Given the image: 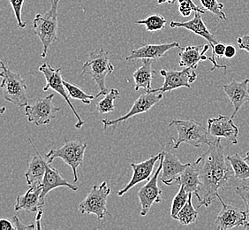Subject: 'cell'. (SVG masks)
<instances>
[{
	"label": "cell",
	"instance_id": "obj_36",
	"mask_svg": "<svg viewBox=\"0 0 249 230\" xmlns=\"http://www.w3.org/2000/svg\"><path fill=\"white\" fill-rule=\"evenodd\" d=\"M237 43H238L239 48H240V50H244V51L249 53V35H245V36L238 38V39H237Z\"/></svg>",
	"mask_w": 249,
	"mask_h": 230
},
{
	"label": "cell",
	"instance_id": "obj_4",
	"mask_svg": "<svg viewBox=\"0 0 249 230\" xmlns=\"http://www.w3.org/2000/svg\"><path fill=\"white\" fill-rule=\"evenodd\" d=\"M170 127H175L178 131V138L172 137L171 141L174 149H178L183 143L198 148L201 144H211L209 131L199 122L193 120H173Z\"/></svg>",
	"mask_w": 249,
	"mask_h": 230
},
{
	"label": "cell",
	"instance_id": "obj_39",
	"mask_svg": "<svg viewBox=\"0 0 249 230\" xmlns=\"http://www.w3.org/2000/svg\"><path fill=\"white\" fill-rule=\"evenodd\" d=\"M0 225H1V230H15V224H13L11 221L5 219H1L0 220Z\"/></svg>",
	"mask_w": 249,
	"mask_h": 230
},
{
	"label": "cell",
	"instance_id": "obj_18",
	"mask_svg": "<svg viewBox=\"0 0 249 230\" xmlns=\"http://www.w3.org/2000/svg\"><path fill=\"white\" fill-rule=\"evenodd\" d=\"M29 142L32 145L34 150L36 151V155H35L33 158L30 159L28 165V170L25 172V177L29 187H42L43 177L46 172V166L48 162L45 161L43 157L40 155L37 149L35 146V144L30 138H29Z\"/></svg>",
	"mask_w": 249,
	"mask_h": 230
},
{
	"label": "cell",
	"instance_id": "obj_17",
	"mask_svg": "<svg viewBox=\"0 0 249 230\" xmlns=\"http://www.w3.org/2000/svg\"><path fill=\"white\" fill-rule=\"evenodd\" d=\"M223 89L234 108L231 115V118L233 119L241 106L249 102V79L240 82L233 80L230 83L224 85Z\"/></svg>",
	"mask_w": 249,
	"mask_h": 230
},
{
	"label": "cell",
	"instance_id": "obj_10",
	"mask_svg": "<svg viewBox=\"0 0 249 230\" xmlns=\"http://www.w3.org/2000/svg\"><path fill=\"white\" fill-rule=\"evenodd\" d=\"M163 156L164 152H162V156L159 159V166L153 176L149 179V182H147L143 187L141 188L138 192V197H139L140 203L142 206V210L140 212V215L146 216L148 214L151 206H153L155 203H160L162 201L161 195H162V190L158 186V178L160 176V173L163 170Z\"/></svg>",
	"mask_w": 249,
	"mask_h": 230
},
{
	"label": "cell",
	"instance_id": "obj_32",
	"mask_svg": "<svg viewBox=\"0 0 249 230\" xmlns=\"http://www.w3.org/2000/svg\"><path fill=\"white\" fill-rule=\"evenodd\" d=\"M200 2L206 11L211 12V14L216 15L219 19L228 20L227 16L223 11L225 7L224 4L219 3L217 0H200Z\"/></svg>",
	"mask_w": 249,
	"mask_h": 230
},
{
	"label": "cell",
	"instance_id": "obj_7",
	"mask_svg": "<svg viewBox=\"0 0 249 230\" xmlns=\"http://www.w3.org/2000/svg\"><path fill=\"white\" fill-rule=\"evenodd\" d=\"M110 192L106 181L102 182L100 186L94 185L85 199L79 204L78 210L83 214H95L98 220H103L106 214L110 215L107 211V200Z\"/></svg>",
	"mask_w": 249,
	"mask_h": 230
},
{
	"label": "cell",
	"instance_id": "obj_24",
	"mask_svg": "<svg viewBox=\"0 0 249 230\" xmlns=\"http://www.w3.org/2000/svg\"><path fill=\"white\" fill-rule=\"evenodd\" d=\"M153 61V59L144 58L142 59V66L134 73L135 91H139L140 89H143L148 92L151 90V82L154 74L156 73V71L152 69Z\"/></svg>",
	"mask_w": 249,
	"mask_h": 230
},
{
	"label": "cell",
	"instance_id": "obj_5",
	"mask_svg": "<svg viewBox=\"0 0 249 230\" xmlns=\"http://www.w3.org/2000/svg\"><path fill=\"white\" fill-rule=\"evenodd\" d=\"M1 88L5 100L18 107H26L29 105V98L25 80L19 74L11 71L3 61H1Z\"/></svg>",
	"mask_w": 249,
	"mask_h": 230
},
{
	"label": "cell",
	"instance_id": "obj_41",
	"mask_svg": "<svg viewBox=\"0 0 249 230\" xmlns=\"http://www.w3.org/2000/svg\"><path fill=\"white\" fill-rule=\"evenodd\" d=\"M245 159L247 160V161H249V153H247V155H246V157H245Z\"/></svg>",
	"mask_w": 249,
	"mask_h": 230
},
{
	"label": "cell",
	"instance_id": "obj_11",
	"mask_svg": "<svg viewBox=\"0 0 249 230\" xmlns=\"http://www.w3.org/2000/svg\"><path fill=\"white\" fill-rule=\"evenodd\" d=\"M160 75L164 78V82L163 86L150 90L148 92H171L178 88L186 87L190 89L191 83L196 82L197 79L196 73L195 72V69H192L189 67H185L181 71L176 70H160Z\"/></svg>",
	"mask_w": 249,
	"mask_h": 230
},
{
	"label": "cell",
	"instance_id": "obj_3",
	"mask_svg": "<svg viewBox=\"0 0 249 230\" xmlns=\"http://www.w3.org/2000/svg\"><path fill=\"white\" fill-rule=\"evenodd\" d=\"M60 0H51V8L44 15L37 14L33 20L34 34L38 37L43 43L41 57L45 58L49 47L58 40V8Z\"/></svg>",
	"mask_w": 249,
	"mask_h": 230
},
{
	"label": "cell",
	"instance_id": "obj_37",
	"mask_svg": "<svg viewBox=\"0 0 249 230\" xmlns=\"http://www.w3.org/2000/svg\"><path fill=\"white\" fill-rule=\"evenodd\" d=\"M13 221H14V224H15V230H34V229H36V227L35 226L34 223L30 224V225H23V224H21L17 216H14V217H13Z\"/></svg>",
	"mask_w": 249,
	"mask_h": 230
},
{
	"label": "cell",
	"instance_id": "obj_35",
	"mask_svg": "<svg viewBox=\"0 0 249 230\" xmlns=\"http://www.w3.org/2000/svg\"><path fill=\"white\" fill-rule=\"evenodd\" d=\"M25 0H9L10 4L12 5V8L15 12V18L17 19V22L19 28L24 29L27 26V22L23 21L21 19V11L24 5Z\"/></svg>",
	"mask_w": 249,
	"mask_h": 230
},
{
	"label": "cell",
	"instance_id": "obj_16",
	"mask_svg": "<svg viewBox=\"0 0 249 230\" xmlns=\"http://www.w3.org/2000/svg\"><path fill=\"white\" fill-rule=\"evenodd\" d=\"M162 156V152L159 153L158 155H155L149 159L142 161L141 163L131 164V168H133V175L130 180V182L126 184L125 187L118 192V196L122 197L127 192H129L131 189L136 186L140 182H144L146 180H149L155 168V165L160 159Z\"/></svg>",
	"mask_w": 249,
	"mask_h": 230
},
{
	"label": "cell",
	"instance_id": "obj_38",
	"mask_svg": "<svg viewBox=\"0 0 249 230\" xmlns=\"http://www.w3.org/2000/svg\"><path fill=\"white\" fill-rule=\"evenodd\" d=\"M237 54V50L233 45H226L225 48V57L228 59H231L236 56Z\"/></svg>",
	"mask_w": 249,
	"mask_h": 230
},
{
	"label": "cell",
	"instance_id": "obj_14",
	"mask_svg": "<svg viewBox=\"0 0 249 230\" xmlns=\"http://www.w3.org/2000/svg\"><path fill=\"white\" fill-rule=\"evenodd\" d=\"M217 198L222 204V210L216 216V225L218 230H231L236 227L244 226L248 221L247 211H241L234 206L226 205L222 199L220 195H217Z\"/></svg>",
	"mask_w": 249,
	"mask_h": 230
},
{
	"label": "cell",
	"instance_id": "obj_6",
	"mask_svg": "<svg viewBox=\"0 0 249 230\" xmlns=\"http://www.w3.org/2000/svg\"><path fill=\"white\" fill-rule=\"evenodd\" d=\"M87 148L86 142L82 140H64V144L60 148L50 151L45 155L46 161L52 164L54 159L61 158L65 163L67 164L72 168L73 172V182H78V173L77 169L82 166L84 160L85 151Z\"/></svg>",
	"mask_w": 249,
	"mask_h": 230
},
{
	"label": "cell",
	"instance_id": "obj_27",
	"mask_svg": "<svg viewBox=\"0 0 249 230\" xmlns=\"http://www.w3.org/2000/svg\"><path fill=\"white\" fill-rule=\"evenodd\" d=\"M193 195H194L193 193H189L187 204L178 213L177 217L175 219L178 221H179L183 225H189V224L194 223L195 221H196L197 218L199 216V212L195 209V207L193 206V202H192Z\"/></svg>",
	"mask_w": 249,
	"mask_h": 230
},
{
	"label": "cell",
	"instance_id": "obj_1",
	"mask_svg": "<svg viewBox=\"0 0 249 230\" xmlns=\"http://www.w3.org/2000/svg\"><path fill=\"white\" fill-rule=\"evenodd\" d=\"M199 170L200 188L196 194L201 206L209 207L229 183L231 175V167L225 156L224 147L220 138H216L209 144V148L195 161Z\"/></svg>",
	"mask_w": 249,
	"mask_h": 230
},
{
	"label": "cell",
	"instance_id": "obj_13",
	"mask_svg": "<svg viewBox=\"0 0 249 230\" xmlns=\"http://www.w3.org/2000/svg\"><path fill=\"white\" fill-rule=\"evenodd\" d=\"M208 131L216 138H225L230 141L231 144H238L239 128L234 124L232 118L219 115L216 118L208 120Z\"/></svg>",
	"mask_w": 249,
	"mask_h": 230
},
{
	"label": "cell",
	"instance_id": "obj_28",
	"mask_svg": "<svg viewBox=\"0 0 249 230\" xmlns=\"http://www.w3.org/2000/svg\"><path fill=\"white\" fill-rule=\"evenodd\" d=\"M120 91L117 89H111L110 91H108V93L105 95V97L96 104L97 112L101 115L113 112L115 110L114 102L118 97H120Z\"/></svg>",
	"mask_w": 249,
	"mask_h": 230
},
{
	"label": "cell",
	"instance_id": "obj_22",
	"mask_svg": "<svg viewBox=\"0 0 249 230\" xmlns=\"http://www.w3.org/2000/svg\"><path fill=\"white\" fill-rule=\"evenodd\" d=\"M42 187H29L24 195H19L16 198L15 211H25L28 212H36L43 209L44 203L41 199Z\"/></svg>",
	"mask_w": 249,
	"mask_h": 230
},
{
	"label": "cell",
	"instance_id": "obj_20",
	"mask_svg": "<svg viewBox=\"0 0 249 230\" xmlns=\"http://www.w3.org/2000/svg\"><path fill=\"white\" fill-rule=\"evenodd\" d=\"M171 28H184V29L190 30L193 33L196 34L201 38L206 39L210 43V45L213 46L214 44L218 43L216 37L211 33L209 29L207 28L206 24L202 20L201 14L195 12V16L193 19L188 21H174L173 20L170 23Z\"/></svg>",
	"mask_w": 249,
	"mask_h": 230
},
{
	"label": "cell",
	"instance_id": "obj_23",
	"mask_svg": "<svg viewBox=\"0 0 249 230\" xmlns=\"http://www.w3.org/2000/svg\"><path fill=\"white\" fill-rule=\"evenodd\" d=\"M58 187H67L71 189L73 192L78 191V187L72 185L67 182L66 179L61 176V174L58 172V169L51 167V164H47L46 166V172L43 177V183H42V194L41 199L45 202V197L49 192H52L54 189Z\"/></svg>",
	"mask_w": 249,
	"mask_h": 230
},
{
	"label": "cell",
	"instance_id": "obj_15",
	"mask_svg": "<svg viewBox=\"0 0 249 230\" xmlns=\"http://www.w3.org/2000/svg\"><path fill=\"white\" fill-rule=\"evenodd\" d=\"M181 48L178 42H172L166 43H142L139 48L133 50L129 56L126 57L127 61L149 58L153 60H158L163 57L167 52L173 48Z\"/></svg>",
	"mask_w": 249,
	"mask_h": 230
},
{
	"label": "cell",
	"instance_id": "obj_2",
	"mask_svg": "<svg viewBox=\"0 0 249 230\" xmlns=\"http://www.w3.org/2000/svg\"><path fill=\"white\" fill-rule=\"evenodd\" d=\"M114 71L110 63L109 53L103 48H98L89 54L88 60L82 65V75H88L93 78L98 88L96 97L108 93L106 88V77Z\"/></svg>",
	"mask_w": 249,
	"mask_h": 230
},
{
	"label": "cell",
	"instance_id": "obj_26",
	"mask_svg": "<svg viewBox=\"0 0 249 230\" xmlns=\"http://www.w3.org/2000/svg\"><path fill=\"white\" fill-rule=\"evenodd\" d=\"M227 159L232 168L235 179L241 181L249 179V165L245 158L240 157V154L230 155L227 157Z\"/></svg>",
	"mask_w": 249,
	"mask_h": 230
},
{
	"label": "cell",
	"instance_id": "obj_29",
	"mask_svg": "<svg viewBox=\"0 0 249 230\" xmlns=\"http://www.w3.org/2000/svg\"><path fill=\"white\" fill-rule=\"evenodd\" d=\"M166 19L160 15H149L141 20H135L136 24L143 25L148 32H157L165 29Z\"/></svg>",
	"mask_w": 249,
	"mask_h": 230
},
{
	"label": "cell",
	"instance_id": "obj_34",
	"mask_svg": "<svg viewBox=\"0 0 249 230\" xmlns=\"http://www.w3.org/2000/svg\"><path fill=\"white\" fill-rule=\"evenodd\" d=\"M235 193L244 202L246 211L248 213V221L243 227L246 230H249V186H239L235 189Z\"/></svg>",
	"mask_w": 249,
	"mask_h": 230
},
{
	"label": "cell",
	"instance_id": "obj_30",
	"mask_svg": "<svg viewBox=\"0 0 249 230\" xmlns=\"http://www.w3.org/2000/svg\"><path fill=\"white\" fill-rule=\"evenodd\" d=\"M64 85L67 89L68 95L72 99H78V100L82 101V103H84L86 105H90L91 101L96 98V95L88 94L82 90L81 87L72 84L65 80H64Z\"/></svg>",
	"mask_w": 249,
	"mask_h": 230
},
{
	"label": "cell",
	"instance_id": "obj_21",
	"mask_svg": "<svg viewBox=\"0 0 249 230\" xmlns=\"http://www.w3.org/2000/svg\"><path fill=\"white\" fill-rule=\"evenodd\" d=\"M211 45L205 44L202 46H187L181 47L178 53L179 56V67H189L192 69H196L199 63L210 59L205 53L208 52Z\"/></svg>",
	"mask_w": 249,
	"mask_h": 230
},
{
	"label": "cell",
	"instance_id": "obj_9",
	"mask_svg": "<svg viewBox=\"0 0 249 230\" xmlns=\"http://www.w3.org/2000/svg\"><path fill=\"white\" fill-rule=\"evenodd\" d=\"M54 94H51L43 98H39L33 105L25 107V115L29 122L36 126L48 125L56 117V114L60 111L59 107L54 106L53 99Z\"/></svg>",
	"mask_w": 249,
	"mask_h": 230
},
{
	"label": "cell",
	"instance_id": "obj_25",
	"mask_svg": "<svg viewBox=\"0 0 249 230\" xmlns=\"http://www.w3.org/2000/svg\"><path fill=\"white\" fill-rule=\"evenodd\" d=\"M178 184L185 188L187 193H193L196 195L200 188V177L199 170L196 164L189 163L186 169L183 171L179 179L178 180Z\"/></svg>",
	"mask_w": 249,
	"mask_h": 230
},
{
	"label": "cell",
	"instance_id": "obj_33",
	"mask_svg": "<svg viewBox=\"0 0 249 230\" xmlns=\"http://www.w3.org/2000/svg\"><path fill=\"white\" fill-rule=\"evenodd\" d=\"M178 12L183 17L190 16L192 12H197L201 15H205L206 10L198 7L193 0H178Z\"/></svg>",
	"mask_w": 249,
	"mask_h": 230
},
{
	"label": "cell",
	"instance_id": "obj_40",
	"mask_svg": "<svg viewBox=\"0 0 249 230\" xmlns=\"http://www.w3.org/2000/svg\"><path fill=\"white\" fill-rule=\"evenodd\" d=\"M177 0H158V5H162L164 3H168V4H174Z\"/></svg>",
	"mask_w": 249,
	"mask_h": 230
},
{
	"label": "cell",
	"instance_id": "obj_8",
	"mask_svg": "<svg viewBox=\"0 0 249 230\" xmlns=\"http://www.w3.org/2000/svg\"><path fill=\"white\" fill-rule=\"evenodd\" d=\"M61 67L58 68H53L48 63H43L39 67V71L43 73V76L46 80V85L43 88V91H48L49 90L58 92L60 96H62L65 100L67 101V105L71 108L74 116L76 117L77 122L75 124L76 129H81L85 122L82 120L80 117L79 114L77 113L74 106L70 100V96L68 95L66 87L64 85V80H63L62 75H61Z\"/></svg>",
	"mask_w": 249,
	"mask_h": 230
},
{
	"label": "cell",
	"instance_id": "obj_31",
	"mask_svg": "<svg viewBox=\"0 0 249 230\" xmlns=\"http://www.w3.org/2000/svg\"><path fill=\"white\" fill-rule=\"evenodd\" d=\"M189 193H187V191L183 186H179V190L176 196L174 197L172 204V209H171V216L175 220L177 217L178 213L180 211L184 206L187 204V199H188Z\"/></svg>",
	"mask_w": 249,
	"mask_h": 230
},
{
	"label": "cell",
	"instance_id": "obj_19",
	"mask_svg": "<svg viewBox=\"0 0 249 230\" xmlns=\"http://www.w3.org/2000/svg\"><path fill=\"white\" fill-rule=\"evenodd\" d=\"M188 164L181 163L174 154L164 152L163 170L160 173L163 184L171 186L174 182H177Z\"/></svg>",
	"mask_w": 249,
	"mask_h": 230
},
{
	"label": "cell",
	"instance_id": "obj_12",
	"mask_svg": "<svg viewBox=\"0 0 249 230\" xmlns=\"http://www.w3.org/2000/svg\"><path fill=\"white\" fill-rule=\"evenodd\" d=\"M163 97V93L161 92H146L145 94L141 95L136 100L134 101V105L126 115H123L115 120H107V119L102 120V123L104 124V129L106 130L109 127L115 128L116 126L120 125L121 122L129 120L130 118L134 116L149 112Z\"/></svg>",
	"mask_w": 249,
	"mask_h": 230
}]
</instances>
